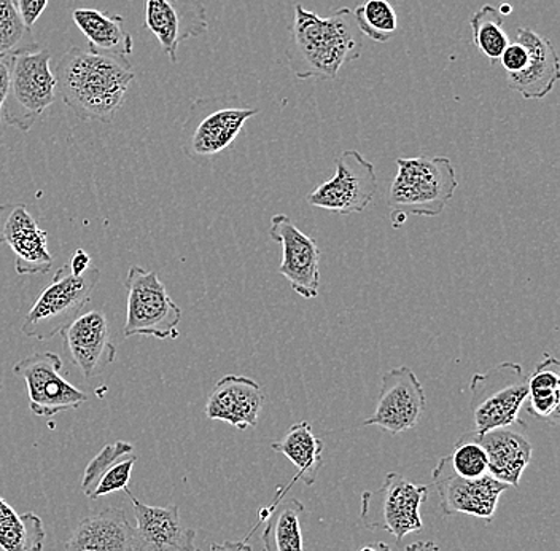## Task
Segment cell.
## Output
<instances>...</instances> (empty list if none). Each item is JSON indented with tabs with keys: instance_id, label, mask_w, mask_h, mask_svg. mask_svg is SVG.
<instances>
[{
	"instance_id": "cell-1",
	"label": "cell",
	"mask_w": 560,
	"mask_h": 551,
	"mask_svg": "<svg viewBox=\"0 0 560 551\" xmlns=\"http://www.w3.org/2000/svg\"><path fill=\"white\" fill-rule=\"evenodd\" d=\"M62 103L83 122L110 123L136 79L126 58L69 48L52 70Z\"/></svg>"
},
{
	"instance_id": "cell-2",
	"label": "cell",
	"mask_w": 560,
	"mask_h": 551,
	"mask_svg": "<svg viewBox=\"0 0 560 551\" xmlns=\"http://www.w3.org/2000/svg\"><path fill=\"white\" fill-rule=\"evenodd\" d=\"M362 50L363 35L348 7L324 18L296 3L285 50L296 79L335 80L342 66L359 59Z\"/></svg>"
},
{
	"instance_id": "cell-3",
	"label": "cell",
	"mask_w": 560,
	"mask_h": 551,
	"mask_svg": "<svg viewBox=\"0 0 560 551\" xmlns=\"http://www.w3.org/2000/svg\"><path fill=\"white\" fill-rule=\"evenodd\" d=\"M51 53L27 44L10 53L9 91L2 105V123L27 133L56 101Z\"/></svg>"
},
{
	"instance_id": "cell-4",
	"label": "cell",
	"mask_w": 560,
	"mask_h": 551,
	"mask_svg": "<svg viewBox=\"0 0 560 551\" xmlns=\"http://www.w3.org/2000/svg\"><path fill=\"white\" fill-rule=\"evenodd\" d=\"M398 171L388 192V207L402 216L438 217L458 187L447 157L398 158Z\"/></svg>"
},
{
	"instance_id": "cell-5",
	"label": "cell",
	"mask_w": 560,
	"mask_h": 551,
	"mask_svg": "<svg viewBox=\"0 0 560 551\" xmlns=\"http://www.w3.org/2000/svg\"><path fill=\"white\" fill-rule=\"evenodd\" d=\"M100 277L101 272L96 266H91L83 275H73L69 265L61 266L50 286L45 287L27 312L21 325L23 335L38 342H48L59 335L90 303Z\"/></svg>"
},
{
	"instance_id": "cell-6",
	"label": "cell",
	"mask_w": 560,
	"mask_h": 551,
	"mask_svg": "<svg viewBox=\"0 0 560 551\" xmlns=\"http://www.w3.org/2000/svg\"><path fill=\"white\" fill-rule=\"evenodd\" d=\"M470 391L476 434L513 424L525 426L520 417L528 395L523 365L502 363L486 374L472 375Z\"/></svg>"
},
{
	"instance_id": "cell-7",
	"label": "cell",
	"mask_w": 560,
	"mask_h": 551,
	"mask_svg": "<svg viewBox=\"0 0 560 551\" xmlns=\"http://www.w3.org/2000/svg\"><path fill=\"white\" fill-rule=\"evenodd\" d=\"M122 284L128 292L122 328L125 338L152 336L156 340H175L180 336V307L171 298L156 272L131 266Z\"/></svg>"
},
{
	"instance_id": "cell-8",
	"label": "cell",
	"mask_w": 560,
	"mask_h": 551,
	"mask_svg": "<svg viewBox=\"0 0 560 551\" xmlns=\"http://www.w3.org/2000/svg\"><path fill=\"white\" fill-rule=\"evenodd\" d=\"M429 493L425 484L411 483L400 473H388L377 490L363 493L362 525L370 531L381 529L401 543L406 536L422 531L420 507L429 500Z\"/></svg>"
},
{
	"instance_id": "cell-9",
	"label": "cell",
	"mask_w": 560,
	"mask_h": 551,
	"mask_svg": "<svg viewBox=\"0 0 560 551\" xmlns=\"http://www.w3.org/2000/svg\"><path fill=\"white\" fill-rule=\"evenodd\" d=\"M257 114V108L228 97L196 100L184 126L185 156L195 161L220 156L233 146L245 123Z\"/></svg>"
},
{
	"instance_id": "cell-10",
	"label": "cell",
	"mask_w": 560,
	"mask_h": 551,
	"mask_svg": "<svg viewBox=\"0 0 560 551\" xmlns=\"http://www.w3.org/2000/svg\"><path fill=\"white\" fill-rule=\"evenodd\" d=\"M377 192L376 168L362 153L350 149L336 160V173L307 196L311 206L330 213H363Z\"/></svg>"
},
{
	"instance_id": "cell-11",
	"label": "cell",
	"mask_w": 560,
	"mask_h": 551,
	"mask_svg": "<svg viewBox=\"0 0 560 551\" xmlns=\"http://www.w3.org/2000/svg\"><path fill=\"white\" fill-rule=\"evenodd\" d=\"M61 370V357L55 353H35L13 367V374L26 381L30 409L37 416H56L86 402L85 392L70 384Z\"/></svg>"
},
{
	"instance_id": "cell-12",
	"label": "cell",
	"mask_w": 560,
	"mask_h": 551,
	"mask_svg": "<svg viewBox=\"0 0 560 551\" xmlns=\"http://www.w3.org/2000/svg\"><path fill=\"white\" fill-rule=\"evenodd\" d=\"M432 479L440 496L443 517L468 515L490 523L499 508L500 497L510 490L508 484L499 482L489 473L479 479H462L454 472L447 456L438 461Z\"/></svg>"
},
{
	"instance_id": "cell-13",
	"label": "cell",
	"mask_w": 560,
	"mask_h": 551,
	"mask_svg": "<svg viewBox=\"0 0 560 551\" xmlns=\"http://www.w3.org/2000/svg\"><path fill=\"white\" fill-rule=\"evenodd\" d=\"M425 392L411 368L397 367L385 371L374 413L363 426H377L388 434L415 429L425 410Z\"/></svg>"
},
{
	"instance_id": "cell-14",
	"label": "cell",
	"mask_w": 560,
	"mask_h": 551,
	"mask_svg": "<svg viewBox=\"0 0 560 551\" xmlns=\"http://www.w3.org/2000/svg\"><path fill=\"white\" fill-rule=\"evenodd\" d=\"M269 237L282 248L279 273L289 280L300 297H318L320 287V251L313 238L304 234L285 214L271 219Z\"/></svg>"
},
{
	"instance_id": "cell-15",
	"label": "cell",
	"mask_w": 560,
	"mask_h": 551,
	"mask_svg": "<svg viewBox=\"0 0 560 551\" xmlns=\"http://www.w3.org/2000/svg\"><path fill=\"white\" fill-rule=\"evenodd\" d=\"M0 244H7L15 254V269L20 276L47 275L52 266L48 251V234L35 222L21 203L0 205Z\"/></svg>"
},
{
	"instance_id": "cell-16",
	"label": "cell",
	"mask_w": 560,
	"mask_h": 551,
	"mask_svg": "<svg viewBox=\"0 0 560 551\" xmlns=\"http://www.w3.org/2000/svg\"><path fill=\"white\" fill-rule=\"evenodd\" d=\"M145 27L170 61L177 62L184 42L208 33V13L199 0H145Z\"/></svg>"
},
{
	"instance_id": "cell-17",
	"label": "cell",
	"mask_w": 560,
	"mask_h": 551,
	"mask_svg": "<svg viewBox=\"0 0 560 551\" xmlns=\"http://www.w3.org/2000/svg\"><path fill=\"white\" fill-rule=\"evenodd\" d=\"M125 493L135 505L138 521L132 551H198L195 546L196 531L182 525L178 505L158 507L143 504L129 487Z\"/></svg>"
},
{
	"instance_id": "cell-18",
	"label": "cell",
	"mask_w": 560,
	"mask_h": 551,
	"mask_svg": "<svg viewBox=\"0 0 560 551\" xmlns=\"http://www.w3.org/2000/svg\"><path fill=\"white\" fill-rule=\"evenodd\" d=\"M61 335L68 346L70 360L83 378L91 379L103 374L117 357V347L112 343L110 329L103 311L80 314L62 330Z\"/></svg>"
},
{
	"instance_id": "cell-19",
	"label": "cell",
	"mask_w": 560,
	"mask_h": 551,
	"mask_svg": "<svg viewBox=\"0 0 560 551\" xmlns=\"http://www.w3.org/2000/svg\"><path fill=\"white\" fill-rule=\"evenodd\" d=\"M514 42L527 50V65L516 73H506L508 87L517 91L524 100H545L560 79V59L549 38L520 27Z\"/></svg>"
},
{
	"instance_id": "cell-20",
	"label": "cell",
	"mask_w": 560,
	"mask_h": 551,
	"mask_svg": "<svg viewBox=\"0 0 560 551\" xmlns=\"http://www.w3.org/2000/svg\"><path fill=\"white\" fill-rule=\"evenodd\" d=\"M265 400V392L255 379L226 375L213 386L206 403V416L223 421L237 431L254 429Z\"/></svg>"
},
{
	"instance_id": "cell-21",
	"label": "cell",
	"mask_w": 560,
	"mask_h": 551,
	"mask_svg": "<svg viewBox=\"0 0 560 551\" xmlns=\"http://www.w3.org/2000/svg\"><path fill=\"white\" fill-rule=\"evenodd\" d=\"M135 447L128 441L118 440L105 445L83 473L82 491L88 500H100L108 494L128 490L132 469L138 456L132 455Z\"/></svg>"
},
{
	"instance_id": "cell-22",
	"label": "cell",
	"mask_w": 560,
	"mask_h": 551,
	"mask_svg": "<svg viewBox=\"0 0 560 551\" xmlns=\"http://www.w3.org/2000/svg\"><path fill=\"white\" fill-rule=\"evenodd\" d=\"M478 435L488 455V473L508 486H520L523 473L532 461L534 447L521 432L500 427Z\"/></svg>"
},
{
	"instance_id": "cell-23",
	"label": "cell",
	"mask_w": 560,
	"mask_h": 551,
	"mask_svg": "<svg viewBox=\"0 0 560 551\" xmlns=\"http://www.w3.org/2000/svg\"><path fill=\"white\" fill-rule=\"evenodd\" d=\"M135 528L120 508H107L82 519L66 543V551H132Z\"/></svg>"
},
{
	"instance_id": "cell-24",
	"label": "cell",
	"mask_w": 560,
	"mask_h": 551,
	"mask_svg": "<svg viewBox=\"0 0 560 551\" xmlns=\"http://www.w3.org/2000/svg\"><path fill=\"white\" fill-rule=\"evenodd\" d=\"M72 18L73 23L88 38V50L118 58H126L135 51L132 35L122 27L125 18L96 9L73 10Z\"/></svg>"
},
{
	"instance_id": "cell-25",
	"label": "cell",
	"mask_w": 560,
	"mask_h": 551,
	"mask_svg": "<svg viewBox=\"0 0 560 551\" xmlns=\"http://www.w3.org/2000/svg\"><path fill=\"white\" fill-rule=\"evenodd\" d=\"M271 448L279 455L285 456L296 467L298 473L293 482L301 480L306 486H313L322 467V452L325 445L314 434L313 424L310 421L293 424L280 440L271 445Z\"/></svg>"
},
{
	"instance_id": "cell-26",
	"label": "cell",
	"mask_w": 560,
	"mask_h": 551,
	"mask_svg": "<svg viewBox=\"0 0 560 551\" xmlns=\"http://www.w3.org/2000/svg\"><path fill=\"white\" fill-rule=\"evenodd\" d=\"M527 412L537 420L558 424L560 406V364L545 354L540 364L527 377Z\"/></svg>"
},
{
	"instance_id": "cell-27",
	"label": "cell",
	"mask_w": 560,
	"mask_h": 551,
	"mask_svg": "<svg viewBox=\"0 0 560 551\" xmlns=\"http://www.w3.org/2000/svg\"><path fill=\"white\" fill-rule=\"evenodd\" d=\"M304 512L306 508L303 502L295 497H289L272 507L268 525L261 535L262 549L265 551H306L303 526H301Z\"/></svg>"
},
{
	"instance_id": "cell-28",
	"label": "cell",
	"mask_w": 560,
	"mask_h": 551,
	"mask_svg": "<svg viewBox=\"0 0 560 551\" xmlns=\"http://www.w3.org/2000/svg\"><path fill=\"white\" fill-rule=\"evenodd\" d=\"M45 537L44 521L38 515H20L0 497V551H42Z\"/></svg>"
},
{
	"instance_id": "cell-29",
	"label": "cell",
	"mask_w": 560,
	"mask_h": 551,
	"mask_svg": "<svg viewBox=\"0 0 560 551\" xmlns=\"http://www.w3.org/2000/svg\"><path fill=\"white\" fill-rule=\"evenodd\" d=\"M470 26L472 45L476 50L489 59L490 65L495 66L500 61L502 53L510 45V37L503 27L502 12L486 3L478 12L472 13Z\"/></svg>"
},
{
	"instance_id": "cell-30",
	"label": "cell",
	"mask_w": 560,
	"mask_h": 551,
	"mask_svg": "<svg viewBox=\"0 0 560 551\" xmlns=\"http://www.w3.org/2000/svg\"><path fill=\"white\" fill-rule=\"evenodd\" d=\"M353 16L360 33L380 44H385L398 33L397 12L388 0H366L357 7Z\"/></svg>"
},
{
	"instance_id": "cell-31",
	"label": "cell",
	"mask_w": 560,
	"mask_h": 551,
	"mask_svg": "<svg viewBox=\"0 0 560 551\" xmlns=\"http://www.w3.org/2000/svg\"><path fill=\"white\" fill-rule=\"evenodd\" d=\"M450 464L462 479H479L488 473V455L479 444L476 432H468L458 438L450 456Z\"/></svg>"
},
{
	"instance_id": "cell-32",
	"label": "cell",
	"mask_w": 560,
	"mask_h": 551,
	"mask_svg": "<svg viewBox=\"0 0 560 551\" xmlns=\"http://www.w3.org/2000/svg\"><path fill=\"white\" fill-rule=\"evenodd\" d=\"M30 33L18 15L15 0H0V55L15 51Z\"/></svg>"
},
{
	"instance_id": "cell-33",
	"label": "cell",
	"mask_w": 560,
	"mask_h": 551,
	"mask_svg": "<svg viewBox=\"0 0 560 551\" xmlns=\"http://www.w3.org/2000/svg\"><path fill=\"white\" fill-rule=\"evenodd\" d=\"M50 0H15L18 15L27 31L33 30L38 18L45 12Z\"/></svg>"
},
{
	"instance_id": "cell-34",
	"label": "cell",
	"mask_w": 560,
	"mask_h": 551,
	"mask_svg": "<svg viewBox=\"0 0 560 551\" xmlns=\"http://www.w3.org/2000/svg\"><path fill=\"white\" fill-rule=\"evenodd\" d=\"M527 50H525L523 45L517 44V42H510V45H508L505 51H503L502 56H500L499 62H502L506 73H516L525 68V65H527Z\"/></svg>"
},
{
	"instance_id": "cell-35",
	"label": "cell",
	"mask_w": 560,
	"mask_h": 551,
	"mask_svg": "<svg viewBox=\"0 0 560 551\" xmlns=\"http://www.w3.org/2000/svg\"><path fill=\"white\" fill-rule=\"evenodd\" d=\"M10 77V53L0 55V114H2L3 101H5L7 91H9ZM0 125H2V115H0Z\"/></svg>"
},
{
	"instance_id": "cell-36",
	"label": "cell",
	"mask_w": 560,
	"mask_h": 551,
	"mask_svg": "<svg viewBox=\"0 0 560 551\" xmlns=\"http://www.w3.org/2000/svg\"><path fill=\"white\" fill-rule=\"evenodd\" d=\"M68 265L72 269L73 275H83L91 268V257L83 249H77L75 254L70 257Z\"/></svg>"
},
{
	"instance_id": "cell-37",
	"label": "cell",
	"mask_w": 560,
	"mask_h": 551,
	"mask_svg": "<svg viewBox=\"0 0 560 551\" xmlns=\"http://www.w3.org/2000/svg\"><path fill=\"white\" fill-rule=\"evenodd\" d=\"M209 551H254L245 540L243 542L212 543Z\"/></svg>"
},
{
	"instance_id": "cell-38",
	"label": "cell",
	"mask_w": 560,
	"mask_h": 551,
	"mask_svg": "<svg viewBox=\"0 0 560 551\" xmlns=\"http://www.w3.org/2000/svg\"><path fill=\"white\" fill-rule=\"evenodd\" d=\"M405 551H441L435 542L430 540H420V542H412L405 547Z\"/></svg>"
},
{
	"instance_id": "cell-39",
	"label": "cell",
	"mask_w": 560,
	"mask_h": 551,
	"mask_svg": "<svg viewBox=\"0 0 560 551\" xmlns=\"http://www.w3.org/2000/svg\"><path fill=\"white\" fill-rule=\"evenodd\" d=\"M359 551H394L390 549V547L387 546V543L384 542H373L368 543V546L362 547Z\"/></svg>"
}]
</instances>
